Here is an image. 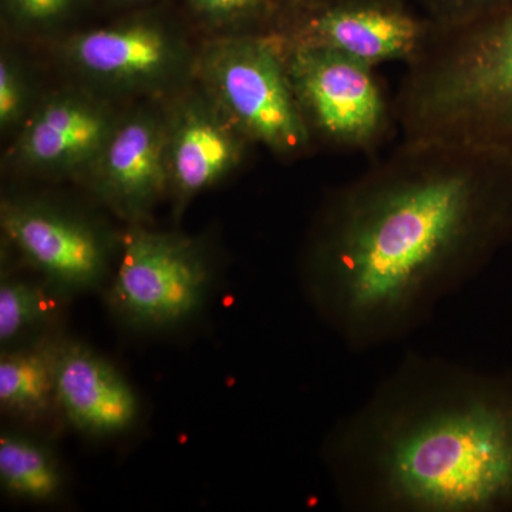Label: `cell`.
I'll list each match as a JSON object with an SVG mask.
<instances>
[{"label": "cell", "mask_w": 512, "mask_h": 512, "mask_svg": "<svg viewBox=\"0 0 512 512\" xmlns=\"http://www.w3.org/2000/svg\"><path fill=\"white\" fill-rule=\"evenodd\" d=\"M350 2V0H306L309 6L335 5V3Z\"/></svg>", "instance_id": "44dd1931"}, {"label": "cell", "mask_w": 512, "mask_h": 512, "mask_svg": "<svg viewBox=\"0 0 512 512\" xmlns=\"http://www.w3.org/2000/svg\"><path fill=\"white\" fill-rule=\"evenodd\" d=\"M163 130L150 119L128 121L101 150L99 188L128 218H141L156 204L170 175Z\"/></svg>", "instance_id": "30bf717a"}, {"label": "cell", "mask_w": 512, "mask_h": 512, "mask_svg": "<svg viewBox=\"0 0 512 512\" xmlns=\"http://www.w3.org/2000/svg\"><path fill=\"white\" fill-rule=\"evenodd\" d=\"M322 460L349 512H512V369L407 353Z\"/></svg>", "instance_id": "7a4b0ae2"}, {"label": "cell", "mask_w": 512, "mask_h": 512, "mask_svg": "<svg viewBox=\"0 0 512 512\" xmlns=\"http://www.w3.org/2000/svg\"><path fill=\"white\" fill-rule=\"evenodd\" d=\"M293 93L311 137L348 151L377 146L394 124L373 67L325 47L284 39Z\"/></svg>", "instance_id": "5b68a950"}, {"label": "cell", "mask_w": 512, "mask_h": 512, "mask_svg": "<svg viewBox=\"0 0 512 512\" xmlns=\"http://www.w3.org/2000/svg\"><path fill=\"white\" fill-rule=\"evenodd\" d=\"M392 103L403 141L490 151L512 161V3L433 25Z\"/></svg>", "instance_id": "3957f363"}, {"label": "cell", "mask_w": 512, "mask_h": 512, "mask_svg": "<svg viewBox=\"0 0 512 512\" xmlns=\"http://www.w3.org/2000/svg\"><path fill=\"white\" fill-rule=\"evenodd\" d=\"M56 383L59 412L84 436H119L136 424L140 404L133 387L84 343L62 339Z\"/></svg>", "instance_id": "9c48e42d"}, {"label": "cell", "mask_w": 512, "mask_h": 512, "mask_svg": "<svg viewBox=\"0 0 512 512\" xmlns=\"http://www.w3.org/2000/svg\"><path fill=\"white\" fill-rule=\"evenodd\" d=\"M211 281V265L200 244L180 235L134 229L124 239L107 303L128 328H175L200 312Z\"/></svg>", "instance_id": "277c9868"}, {"label": "cell", "mask_w": 512, "mask_h": 512, "mask_svg": "<svg viewBox=\"0 0 512 512\" xmlns=\"http://www.w3.org/2000/svg\"><path fill=\"white\" fill-rule=\"evenodd\" d=\"M238 157V143L231 131L202 111L184 114L168 146L171 180L184 198L220 180Z\"/></svg>", "instance_id": "5bb4252c"}, {"label": "cell", "mask_w": 512, "mask_h": 512, "mask_svg": "<svg viewBox=\"0 0 512 512\" xmlns=\"http://www.w3.org/2000/svg\"><path fill=\"white\" fill-rule=\"evenodd\" d=\"M511 241V160L402 140L329 198L303 292L350 352H373L423 328Z\"/></svg>", "instance_id": "6da1fadb"}, {"label": "cell", "mask_w": 512, "mask_h": 512, "mask_svg": "<svg viewBox=\"0 0 512 512\" xmlns=\"http://www.w3.org/2000/svg\"><path fill=\"white\" fill-rule=\"evenodd\" d=\"M417 8L436 26H456L474 22L507 8L512 0H413Z\"/></svg>", "instance_id": "ac0fdd59"}, {"label": "cell", "mask_w": 512, "mask_h": 512, "mask_svg": "<svg viewBox=\"0 0 512 512\" xmlns=\"http://www.w3.org/2000/svg\"><path fill=\"white\" fill-rule=\"evenodd\" d=\"M431 28L433 22L413 0H350L311 6L285 39L325 47L375 69L410 62Z\"/></svg>", "instance_id": "52a82bcc"}, {"label": "cell", "mask_w": 512, "mask_h": 512, "mask_svg": "<svg viewBox=\"0 0 512 512\" xmlns=\"http://www.w3.org/2000/svg\"><path fill=\"white\" fill-rule=\"evenodd\" d=\"M63 298L45 279L3 275L0 282V345L13 348L50 335Z\"/></svg>", "instance_id": "2e32d148"}, {"label": "cell", "mask_w": 512, "mask_h": 512, "mask_svg": "<svg viewBox=\"0 0 512 512\" xmlns=\"http://www.w3.org/2000/svg\"><path fill=\"white\" fill-rule=\"evenodd\" d=\"M0 484L10 497L35 504H50L63 494L59 461L50 448L18 431L0 436Z\"/></svg>", "instance_id": "9a60e30c"}, {"label": "cell", "mask_w": 512, "mask_h": 512, "mask_svg": "<svg viewBox=\"0 0 512 512\" xmlns=\"http://www.w3.org/2000/svg\"><path fill=\"white\" fill-rule=\"evenodd\" d=\"M74 0H6L15 18L28 23L52 22L69 10Z\"/></svg>", "instance_id": "ffe728a7"}, {"label": "cell", "mask_w": 512, "mask_h": 512, "mask_svg": "<svg viewBox=\"0 0 512 512\" xmlns=\"http://www.w3.org/2000/svg\"><path fill=\"white\" fill-rule=\"evenodd\" d=\"M56 335L42 336L0 355V407L26 423H43L59 412L56 367L60 342Z\"/></svg>", "instance_id": "4fadbf2b"}, {"label": "cell", "mask_w": 512, "mask_h": 512, "mask_svg": "<svg viewBox=\"0 0 512 512\" xmlns=\"http://www.w3.org/2000/svg\"><path fill=\"white\" fill-rule=\"evenodd\" d=\"M72 53L89 72L134 80L163 72L173 60V45L163 29L138 22L83 33L73 40Z\"/></svg>", "instance_id": "7c38bea8"}, {"label": "cell", "mask_w": 512, "mask_h": 512, "mask_svg": "<svg viewBox=\"0 0 512 512\" xmlns=\"http://www.w3.org/2000/svg\"><path fill=\"white\" fill-rule=\"evenodd\" d=\"M6 238L47 284L69 298L99 291L109 274V247L99 231L42 202H6Z\"/></svg>", "instance_id": "ba28073f"}, {"label": "cell", "mask_w": 512, "mask_h": 512, "mask_svg": "<svg viewBox=\"0 0 512 512\" xmlns=\"http://www.w3.org/2000/svg\"><path fill=\"white\" fill-rule=\"evenodd\" d=\"M208 73L228 116L252 140L281 156H295L311 144L289 79L282 37L229 40L211 57Z\"/></svg>", "instance_id": "8992f818"}, {"label": "cell", "mask_w": 512, "mask_h": 512, "mask_svg": "<svg viewBox=\"0 0 512 512\" xmlns=\"http://www.w3.org/2000/svg\"><path fill=\"white\" fill-rule=\"evenodd\" d=\"M23 99L25 94L19 74L12 63L3 57L0 63V123L3 127L19 119L23 111Z\"/></svg>", "instance_id": "d6986e66"}, {"label": "cell", "mask_w": 512, "mask_h": 512, "mask_svg": "<svg viewBox=\"0 0 512 512\" xmlns=\"http://www.w3.org/2000/svg\"><path fill=\"white\" fill-rule=\"evenodd\" d=\"M200 18L217 25L251 26L259 35L288 37L303 13L306 0H188Z\"/></svg>", "instance_id": "e0dca14e"}, {"label": "cell", "mask_w": 512, "mask_h": 512, "mask_svg": "<svg viewBox=\"0 0 512 512\" xmlns=\"http://www.w3.org/2000/svg\"><path fill=\"white\" fill-rule=\"evenodd\" d=\"M110 128L106 116L93 104L57 99L45 104L19 141L20 156L42 168H72L101 153Z\"/></svg>", "instance_id": "8fae6325"}]
</instances>
